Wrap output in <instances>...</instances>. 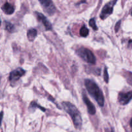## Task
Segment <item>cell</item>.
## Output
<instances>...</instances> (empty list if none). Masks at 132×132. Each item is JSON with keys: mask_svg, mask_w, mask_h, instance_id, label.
<instances>
[{"mask_svg": "<svg viewBox=\"0 0 132 132\" xmlns=\"http://www.w3.org/2000/svg\"><path fill=\"white\" fill-rule=\"evenodd\" d=\"M76 54L86 62L91 64H95L96 58L92 52L86 48L81 47L76 51Z\"/></svg>", "mask_w": 132, "mask_h": 132, "instance_id": "3957f363", "label": "cell"}, {"mask_svg": "<svg viewBox=\"0 0 132 132\" xmlns=\"http://www.w3.org/2000/svg\"><path fill=\"white\" fill-rule=\"evenodd\" d=\"M132 99V91L126 93H120L119 94L118 100L121 104L125 105L127 104Z\"/></svg>", "mask_w": 132, "mask_h": 132, "instance_id": "52a82bcc", "label": "cell"}, {"mask_svg": "<svg viewBox=\"0 0 132 132\" xmlns=\"http://www.w3.org/2000/svg\"><path fill=\"white\" fill-rule=\"evenodd\" d=\"M3 116V112H1V113H0V126H1V121H2Z\"/></svg>", "mask_w": 132, "mask_h": 132, "instance_id": "ac0fdd59", "label": "cell"}, {"mask_svg": "<svg viewBox=\"0 0 132 132\" xmlns=\"http://www.w3.org/2000/svg\"><path fill=\"white\" fill-rule=\"evenodd\" d=\"M89 24H90V27H91L94 30H97L98 29L97 27V25H96V23H95V19H94V18H92V19H90V21H89Z\"/></svg>", "mask_w": 132, "mask_h": 132, "instance_id": "5bb4252c", "label": "cell"}, {"mask_svg": "<svg viewBox=\"0 0 132 132\" xmlns=\"http://www.w3.org/2000/svg\"><path fill=\"white\" fill-rule=\"evenodd\" d=\"M36 15L39 21L41 22V23L43 24V26L45 27V29H46V30L52 29V27L51 23L48 21L47 18H46L43 14H41V13L39 12H36Z\"/></svg>", "mask_w": 132, "mask_h": 132, "instance_id": "ba28073f", "label": "cell"}, {"mask_svg": "<svg viewBox=\"0 0 132 132\" xmlns=\"http://www.w3.org/2000/svg\"><path fill=\"white\" fill-rule=\"evenodd\" d=\"M82 97H83V101L84 102H85V104H86V106H87L88 113H90V115L95 114L96 110H95V106H94V104H93L92 103V102L89 100V99L87 97V96H86L85 94H83Z\"/></svg>", "mask_w": 132, "mask_h": 132, "instance_id": "9c48e42d", "label": "cell"}, {"mask_svg": "<svg viewBox=\"0 0 132 132\" xmlns=\"http://www.w3.org/2000/svg\"><path fill=\"white\" fill-rule=\"evenodd\" d=\"M24 73H25V71L23 69H22L21 68H17V69L13 70L10 73L9 80L11 82H15V81H17L18 80H19L20 79V77L24 76Z\"/></svg>", "mask_w": 132, "mask_h": 132, "instance_id": "8992f818", "label": "cell"}, {"mask_svg": "<svg viewBox=\"0 0 132 132\" xmlns=\"http://www.w3.org/2000/svg\"><path fill=\"white\" fill-rule=\"evenodd\" d=\"M85 85L90 95L95 99L100 106H103L104 103V95L96 83L92 80L85 79Z\"/></svg>", "mask_w": 132, "mask_h": 132, "instance_id": "6da1fadb", "label": "cell"}, {"mask_svg": "<svg viewBox=\"0 0 132 132\" xmlns=\"http://www.w3.org/2000/svg\"><path fill=\"white\" fill-rule=\"evenodd\" d=\"M37 36V30L34 28H30L27 32V37L30 41H33Z\"/></svg>", "mask_w": 132, "mask_h": 132, "instance_id": "8fae6325", "label": "cell"}, {"mask_svg": "<svg viewBox=\"0 0 132 132\" xmlns=\"http://www.w3.org/2000/svg\"><path fill=\"white\" fill-rule=\"evenodd\" d=\"M39 2L42 5L44 10L48 14H49V15H52L55 12L56 9H55V6H54V3H53V2L52 1H49V0H41V1H39Z\"/></svg>", "mask_w": 132, "mask_h": 132, "instance_id": "5b68a950", "label": "cell"}, {"mask_svg": "<svg viewBox=\"0 0 132 132\" xmlns=\"http://www.w3.org/2000/svg\"><path fill=\"white\" fill-rule=\"evenodd\" d=\"M104 81H106V83H108L109 79H108V71H107L106 68H105V69H104Z\"/></svg>", "mask_w": 132, "mask_h": 132, "instance_id": "9a60e30c", "label": "cell"}, {"mask_svg": "<svg viewBox=\"0 0 132 132\" xmlns=\"http://www.w3.org/2000/svg\"><path fill=\"white\" fill-rule=\"evenodd\" d=\"M79 34H80V36H82V37H86L89 34V30L86 27L83 26V27H81V28L80 29Z\"/></svg>", "mask_w": 132, "mask_h": 132, "instance_id": "7c38bea8", "label": "cell"}, {"mask_svg": "<svg viewBox=\"0 0 132 132\" xmlns=\"http://www.w3.org/2000/svg\"><path fill=\"white\" fill-rule=\"evenodd\" d=\"M128 81L132 86V73H129V76L128 77Z\"/></svg>", "mask_w": 132, "mask_h": 132, "instance_id": "2e32d148", "label": "cell"}, {"mask_svg": "<svg viewBox=\"0 0 132 132\" xmlns=\"http://www.w3.org/2000/svg\"><path fill=\"white\" fill-rule=\"evenodd\" d=\"M0 24H1V20H0Z\"/></svg>", "mask_w": 132, "mask_h": 132, "instance_id": "ffe728a7", "label": "cell"}, {"mask_svg": "<svg viewBox=\"0 0 132 132\" xmlns=\"http://www.w3.org/2000/svg\"><path fill=\"white\" fill-rule=\"evenodd\" d=\"M131 15H132V12H131Z\"/></svg>", "mask_w": 132, "mask_h": 132, "instance_id": "44dd1931", "label": "cell"}, {"mask_svg": "<svg viewBox=\"0 0 132 132\" xmlns=\"http://www.w3.org/2000/svg\"><path fill=\"white\" fill-rule=\"evenodd\" d=\"M120 24H121V21H119L118 23L116 24V28H115V29H116V32H117V31H118L119 28V27H120Z\"/></svg>", "mask_w": 132, "mask_h": 132, "instance_id": "e0dca14e", "label": "cell"}, {"mask_svg": "<svg viewBox=\"0 0 132 132\" xmlns=\"http://www.w3.org/2000/svg\"><path fill=\"white\" fill-rule=\"evenodd\" d=\"M130 126H131V128H132V119H131V121H130Z\"/></svg>", "mask_w": 132, "mask_h": 132, "instance_id": "d6986e66", "label": "cell"}, {"mask_svg": "<svg viewBox=\"0 0 132 132\" xmlns=\"http://www.w3.org/2000/svg\"><path fill=\"white\" fill-rule=\"evenodd\" d=\"M2 10L6 14L10 15V14H12L14 13V7L10 3L6 2L2 6Z\"/></svg>", "mask_w": 132, "mask_h": 132, "instance_id": "30bf717a", "label": "cell"}, {"mask_svg": "<svg viewBox=\"0 0 132 132\" xmlns=\"http://www.w3.org/2000/svg\"><path fill=\"white\" fill-rule=\"evenodd\" d=\"M62 104H63L64 110L72 117L76 128H81V125H82V118H81L79 111L73 104L69 102H63Z\"/></svg>", "mask_w": 132, "mask_h": 132, "instance_id": "7a4b0ae2", "label": "cell"}, {"mask_svg": "<svg viewBox=\"0 0 132 132\" xmlns=\"http://www.w3.org/2000/svg\"><path fill=\"white\" fill-rule=\"evenodd\" d=\"M117 1H112L106 4L102 9L101 13L100 14V18L101 19H105L113 12V9L114 5Z\"/></svg>", "mask_w": 132, "mask_h": 132, "instance_id": "277c9868", "label": "cell"}, {"mask_svg": "<svg viewBox=\"0 0 132 132\" xmlns=\"http://www.w3.org/2000/svg\"><path fill=\"white\" fill-rule=\"evenodd\" d=\"M5 29L8 30L10 32H12L14 30V27L12 23H9V22L5 21Z\"/></svg>", "mask_w": 132, "mask_h": 132, "instance_id": "4fadbf2b", "label": "cell"}]
</instances>
